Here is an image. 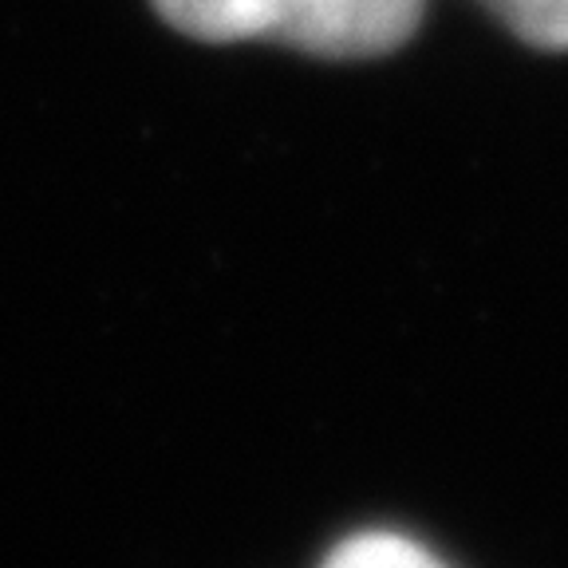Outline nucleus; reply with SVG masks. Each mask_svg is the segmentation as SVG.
I'll use <instances>...</instances> for the list:
<instances>
[{
  "label": "nucleus",
  "instance_id": "f257e3e1",
  "mask_svg": "<svg viewBox=\"0 0 568 568\" xmlns=\"http://www.w3.org/2000/svg\"><path fill=\"white\" fill-rule=\"evenodd\" d=\"M154 9L205 44L273 40L324 60H372L418 32L426 0H154Z\"/></svg>",
  "mask_w": 568,
  "mask_h": 568
},
{
  "label": "nucleus",
  "instance_id": "f03ea898",
  "mask_svg": "<svg viewBox=\"0 0 568 568\" xmlns=\"http://www.w3.org/2000/svg\"><path fill=\"white\" fill-rule=\"evenodd\" d=\"M517 40L541 52H568V0H481Z\"/></svg>",
  "mask_w": 568,
  "mask_h": 568
},
{
  "label": "nucleus",
  "instance_id": "7ed1b4c3",
  "mask_svg": "<svg viewBox=\"0 0 568 568\" xmlns=\"http://www.w3.org/2000/svg\"><path fill=\"white\" fill-rule=\"evenodd\" d=\"M324 568H446L438 557L423 549L410 537L399 532H359V537H347Z\"/></svg>",
  "mask_w": 568,
  "mask_h": 568
}]
</instances>
